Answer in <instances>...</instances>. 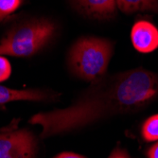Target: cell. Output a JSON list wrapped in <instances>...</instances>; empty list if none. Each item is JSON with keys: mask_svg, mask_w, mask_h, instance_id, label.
Wrapping results in <instances>:
<instances>
[{"mask_svg": "<svg viewBox=\"0 0 158 158\" xmlns=\"http://www.w3.org/2000/svg\"><path fill=\"white\" fill-rule=\"evenodd\" d=\"M21 2L22 0H0V22L15 10Z\"/></svg>", "mask_w": 158, "mask_h": 158, "instance_id": "cell-10", "label": "cell"}, {"mask_svg": "<svg viewBox=\"0 0 158 158\" xmlns=\"http://www.w3.org/2000/svg\"><path fill=\"white\" fill-rule=\"evenodd\" d=\"M113 52L111 41L84 36L71 47L68 52V66L78 78L93 82L105 76Z\"/></svg>", "mask_w": 158, "mask_h": 158, "instance_id": "cell-2", "label": "cell"}, {"mask_svg": "<svg viewBox=\"0 0 158 158\" xmlns=\"http://www.w3.org/2000/svg\"><path fill=\"white\" fill-rule=\"evenodd\" d=\"M55 33L48 20H36L13 27L0 41V55L30 57L44 48Z\"/></svg>", "mask_w": 158, "mask_h": 158, "instance_id": "cell-3", "label": "cell"}, {"mask_svg": "<svg viewBox=\"0 0 158 158\" xmlns=\"http://www.w3.org/2000/svg\"><path fill=\"white\" fill-rule=\"evenodd\" d=\"M147 154L149 158H158V142L149 149Z\"/></svg>", "mask_w": 158, "mask_h": 158, "instance_id": "cell-14", "label": "cell"}, {"mask_svg": "<svg viewBox=\"0 0 158 158\" xmlns=\"http://www.w3.org/2000/svg\"><path fill=\"white\" fill-rule=\"evenodd\" d=\"M83 13L97 19L112 18L117 10L116 0H73Z\"/></svg>", "mask_w": 158, "mask_h": 158, "instance_id": "cell-6", "label": "cell"}, {"mask_svg": "<svg viewBox=\"0 0 158 158\" xmlns=\"http://www.w3.org/2000/svg\"><path fill=\"white\" fill-rule=\"evenodd\" d=\"M117 7L124 13L158 11V0H116Z\"/></svg>", "mask_w": 158, "mask_h": 158, "instance_id": "cell-8", "label": "cell"}, {"mask_svg": "<svg viewBox=\"0 0 158 158\" xmlns=\"http://www.w3.org/2000/svg\"><path fill=\"white\" fill-rule=\"evenodd\" d=\"M37 147L34 135L26 129L0 132V158H35Z\"/></svg>", "mask_w": 158, "mask_h": 158, "instance_id": "cell-4", "label": "cell"}, {"mask_svg": "<svg viewBox=\"0 0 158 158\" xmlns=\"http://www.w3.org/2000/svg\"><path fill=\"white\" fill-rule=\"evenodd\" d=\"M142 136L149 142L158 140V114L150 117L143 124Z\"/></svg>", "mask_w": 158, "mask_h": 158, "instance_id": "cell-9", "label": "cell"}, {"mask_svg": "<svg viewBox=\"0 0 158 158\" xmlns=\"http://www.w3.org/2000/svg\"><path fill=\"white\" fill-rule=\"evenodd\" d=\"M11 73V67L10 62L4 56L0 55V81L7 80Z\"/></svg>", "mask_w": 158, "mask_h": 158, "instance_id": "cell-11", "label": "cell"}, {"mask_svg": "<svg viewBox=\"0 0 158 158\" xmlns=\"http://www.w3.org/2000/svg\"><path fill=\"white\" fill-rule=\"evenodd\" d=\"M108 158H131V156L125 150L121 148H117L111 152Z\"/></svg>", "mask_w": 158, "mask_h": 158, "instance_id": "cell-12", "label": "cell"}, {"mask_svg": "<svg viewBox=\"0 0 158 158\" xmlns=\"http://www.w3.org/2000/svg\"><path fill=\"white\" fill-rule=\"evenodd\" d=\"M50 97L47 92L30 89V90H16L0 85V105L16 100H45Z\"/></svg>", "mask_w": 158, "mask_h": 158, "instance_id": "cell-7", "label": "cell"}, {"mask_svg": "<svg viewBox=\"0 0 158 158\" xmlns=\"http://www.w3.org/2000/svg\"><path fill=\"white\" fill-rule=\"evenodd\" d=\"M54 158H85L84 156L81 155V154H78V153H75V152H62L58 155H56Z\"/></svg>", "mask_w": 158, "mask_h": 158, "instance_id": "cell-13", "label": "cell"}, {"mask_svg": "<svg viewBox=\"0 0 158 158\" xmlns=\"http://www.w3.org/2000/svg\"><path fill=\"white\" fill-rule=\"evenodd\" d=\"M158 96V77L152 71L135 68L103 76L64 109L39 113L30 119L42 127L41 137L79 130L116 114L135 112Z\"/></svg>", "mask_w": 158, "mask_h": 158, "instance_id": "cell-1", "label": "cell"}, {"mask_svg": "<svg viewBox=\"0 0 158 158\" xmlns=\"http://www.w3.org/2000/svg\"><path fill=\"white\" fill-rule=\"evenodd\" d=\"M134 48L141 53H150L158 48V28L149 21L139 20L132 27Z\"/></svg>", "mask_w": 158, "mask_h": 158, "instance_id": "cell-5", "label": "cell"}]
</instances>
